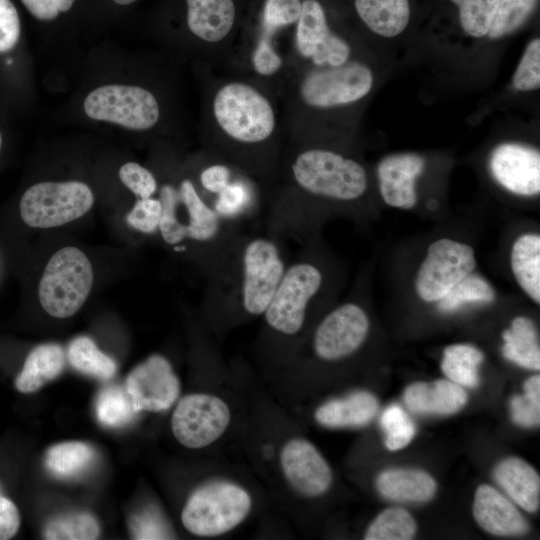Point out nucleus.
Instances as JSON below:
<instances>
[{
	"label": "nucleus",
	"instance_id": "obj_1",
	"mask_svg": "<svg viewBox=\"0 0 540 540\" xmlns=\"http://www.w3.org/2000/svg\"><path fill=\"white\" fill-rule=\"evenodd\" d=\"M203 68L205 149L273 187L286 144L278 96L231 68Z\"/></svg>",
	"mask_w": 540,
	"mask_h": 540
},
{
	"label": "nucleus",
	"instance_id": "obj_2",
	"mask_svg": "<svg viewBox=\"0 0 540 540\" xmlns=\"http://www.w3.org/2000/svg\"><path fill=\"white\" fill-rule=\"evenodd\" d=\"M368 183L363 164L341 149L286 142L267 198L266 233L282 242L305 241L324 209L361 200Z\"/></svg>",
	"mask_w": 540,
	"mask_h": 540
},
{
	"label": "nucleus",
	"instance_id": "obj_3",
	"mask_svg": "<svg viewBox=\"0 0 540 540\" xmlns=\"http://www.w3.org/2000/svg\"><path fill=\"white\" fill-rule=\"evenodd\" d=\"M375 73L358 55L338 66L289 63L279 93L286 142L330 144L336 119L372 92Z\"/></svg>",
	"mask_w": 540,
	"mask_h": 540
},
{
	"label": "nucleus",
	"instance_id": "obj_4",
	"mask_svg": "<svg viewBox=\"0 0 540 540\" xmlns=\"http://www.w3.org/2000/svg\"><path fill=\"white\" fill-rule=\"evenodd\" d=\"M283 242L241 232L206 275L205 308L213 323L262 316L287 266Z\"/></svg>",
	"mask_w": 540,
	"mask_h": 540
},
{
	"label": "nucleus",
	"instance_id": "obj_5",
	"mask_svg": "<svg viewBox=\"0 0 540 540\" xmlns=\"http://www.w3.org/2000/svg\"><path fill=\"white\" fill-rule=\"evenodd\" d=\"M326 286V270L315 257L312 245L307 244L287 263L262 315L269 335L284 341V345L300 337Z\"/></svg>",
	"mask_w": 540,
	"mask_h": 540
},
{
	"label": "nucleus",
	"instance_id": "obj_6",
	"mask_svg": "<svg viewBox=\"0 0 540 540\" xmlns=\"http://www.w3.org/2000/svg\"><path fill=\"white\" fill-rule=\"evenodd\" d=\"M184 22L203 67L228 69L238 33L234 0H183Z\"/></svg>",
	"mask_w": 540,
	"mask_h": 540
},
{
	"label": "nucleus",
	"instance_id": "obj_7",
	"mask_svg": "<svg viewBox=\"0 0 540 540\" xmlns=\"http://www.w3.org/2000/svg\"><path fill=\"white\" fill-rule=\"evenodd\" d=\"M251 508L252 498L243 487L229 481H212L190 495L181 521L194 535L214 537L240 525Z\"/></svg>",
	"mask_w": 540,
	"mask_h": 540
},
{
	"label": "nucleus",
	"instance_id": "obj_8",
	"mask_svg": "<svg viewBox=\"0 0 540 540\" xmlns=\"http://www.w3.org/2000/svg\"><path fill=\"white\" fill-rule=\"evenodd\" d=\"M93 284V270L78 248L58 250L47 263L39 283L41 306L51 316L68 318L86 301Z\"/></svg>",
	"mask_w": 540,
	"mask_h": 540
},
{
	"label": "nucleus",
	"instance_id": "obj_9",
	"mask_svg": "<svg viewBox=\"0 0 540 540\" xmlns=\"http://www.w3.org/2000/svg\"><path fill=\"white\" fill-rule=\"evenodd\" d=\"M93 203L92 190L82 182H40L24 192L19 209L28 226L52 228L83 216Z\"/></svg>",
	"mask_w": 540,
	"mask_h": 540
},
{
	"label": "nucleus",
	"instance_id": "obj_10",
	"mask_svg": "<svg viewBox=\"0 0 540 540\" xmlns=\"http://www.w3.org/2000/svg\"><path fill=\"white\" fill-rule=\"evenodd\" d=\"M86 115L137 131L157 126L161 107L157 97L137 85L110 84L92 90L84 100Z\"/></svg>",
	"mask_w": 540,
	"mask_h": 540
},
{
	"label": "nucleus",
	"instance_id": "obj_11",
	"mask_svg": "<svg viewBox=\"0 0 540 540\" xmlns=\"http://www.w3.org/2000/svg\"><path fill=\"white\" fill-rule=\"evenodd\" d=\"M475 266L471 246L449 238L438 239L429 245L418 269L416 292L426 302H438L471 274Z\"/></svg>",
	"mask_w": 540,
	"mask_h": 540
},
{
	"label": "nucleus",
	"instance_id": "obj_12",
	"mask_svg": "<svg viewBox=\"0 0 540 540\" xmlns=\"http://www.w3.org/2000/svg\"><path fill=\"white\" fill-rule=\"evenodd\" d=\"M231 421L224 399L207 393L189 394L176 405L171 418L172 432L187 448H204L218 440Z\"/></svg>",
	"mask_w": 540,
	"mask_h": 540
},
{
	"label": "nucleus",
	"instance_id": "obj_13",
	"mask_svg": "<svg viewBox=\"0 0 540 540\" xmlns=\"http://www.w3.org/2000/svg\"><path fill=\"white\" fill-rule=\"evenodd\" d=\"M369 317L356 302H345L329 311L313 331L314 355L327 362L345 359L357 352L366 341Z\"/></svg>",
	"mask_w": 540,
	"mask_h": 540
},
{
	"label": "nucleus",
	"instance_id": "obj_14",
	"mask_svg": "<svg viewBox=\"0 0 540 540\" xmlns=\"http://www.w3.org/2000/svg\"><path fill=\"white\" fill-rule=\"evenodd\" d=\"M125 389L134 409L160 412L169 409L180 393V381L169 360L154 354L128 375Z\"/></svg>",
	"mask_w": 540,
	"mask_h": 540
},
{
	"label": "nucleus",
	"instance_id": "obj_15",
	"mask_svg": "<svg viewBox=\"0 0 540 540\" xmlns=\"http://www.w3.org/2000/svg\"><path fill=\"white\" fill-rule=\"evenodd\" d=\"M280 467L288 485L298 494L323 495L333 481L332 470L318 449L304 438H291L280 452Z\"/></svg>",
	"mask_w": 540,
	"mask_h": 540
},
{
	"label": "nucleus",
	"instance_id": "obj_16",
	"mask_svg": "<svg viewBox=\"0 0 540 540\" xmlns=\"http://www.w3.org/2000/svg\"><path fill=\"white\" fill-rule=\"evenodd\" d=\"M489 168L494 179L513 194L535 196L540 192V153L534 147L502 143L493 149Z\"/></svg>",
	"mask_w": 540,
	"mask_h": 540
},
{
	"label": "nucleus",
	"instance_id": "obj_17",
	"mask_svg": "<svg viewBox=\"0 0 540 540\" xmlns=\"http://www.w3.org/2000/svg\"><path fill=\"white\" fill-rule=\"evenodd\" d=\"M424 168V158L416 153H399L384 157L376 169L383 201L394 208L406 210L413 208L418 201L416 180Z\"/></svg>",
	"mask_w": 540,
	"mask_h": 540
},
{
	"label": "nucleus",
	"instance_id": "obj_18",
	"mask_svg": "<svg viewBox=\"0 0 540 540\" xmlns=\"http://www.w3.org/2000/svg\"><path fill=\"white\" fill-rule=\"evenodd\" d=\"M473 515L478 525L493 535H522L528 523L505 496L490 485H480L474 496Z\"/></svg>",
	"mask_w": 540,
	"mask_h": 540
},
{
	"label": "nucleus",
	"instance_id": "obj_19",
	"mask_svg": "<svg viewBox=\"0 0 540 540\" xmlns=\"http://www.w3.org/2000/svg\"><path fill=\"white\" fill-rule=\"evenodd\" d=\"M265 187L245 172L234 180L213 200L211 207L226 224L240 225L254 218L265 203Z\"/></svg>",
	"mask_w": 540,
	"mask_h": 540
},
{
	"label": "nucleus",
	"instance_id": "obj_20",
	"mask_svg": "<svg viewBox=\"0 0 540 540\" xmlns=\"http://www.w3.org/2000/svg\"><path fill=\"white\" fill-rule=\"evenodd\" d=\"M403 398L410 411L425 415L454 414L467 402L463 387L450 380L413 383L406 388Z\"/></svg>",
	"mask_w": 540,
	"mask_h": 540
},
{
	"label": "nucleus",
	"instance_id": "obj_21",
	"mask_svg": "<svg viewBox=\"0 0 540 540\" xmlns=\"http://www.w3.org/2000/svg\"><path fill=\"white\" fill-rule=\"evenodd\" d=\"M494 478L506 494L522 509L535 512L540 504V477L524 460L508 457L494 469Z\"/></svg>",
	"mask_w": 540,
	"mask_h": 540
},
{
	"label": "nucleus",
	"instance_id": "obj_22",
	"mask_svg": "<svg viewBox=\"0 0 540 540\" xmlns=\"http://www.w3.org/2000/svg\"><path fill=\"white\" fill-rule=\"evenodd\" d=\"M378 408V400L373 394L356 391L319 406L315 411V419L330 428L362 427L375 417Z\"/></svg>",
	"mask_w": 540,
	"mask_h": 540
},
{
	"label": "nucleus",
	"instance_id": "obj_23",
	"mask_svg": "<svg viewBox=\"0 0 540 540\" xmlns=\"http://www.w3.org/2000/svg\"><path fill=\"white\" fill-rule=\"evenodd\" d=\"M378 492L393 501L422 503L436 492V482L427 472L412 468L383 471L376 480Z\"/></svg>",
	"mask_w": 540,
	"mask_h": 540
},
{
	"label": "nucleus",
	"instance_id": "obj_24",
	"mask_svg": "<svg viewBox=\"0 0 540 540\" xmlns=\"http://www.w3.org/2000/svg\"><path fill=\"white\" fill-rule=\"evenodd\" d=\"M354 8L363 24L384 38L400 35L410 20L409 0H354Z\"/></svg>",
	"mask_w": 540,
	"mask_h": 540
},
{
	"label": "nucleus",
	"instance_id": "obj_25",
	"mask_svg": "<svg viewBox=\"0 0 540 540\" xmlns=\"http://www.w3.org/2000/svg\"><path fill=\"white\" fill-rule=\"evenodd\" d=\"M65 365V353L57 344H42L26 357L22 370L15 379L19 392L32 393L56 378Z\"/></svg>",
	"mask_w": 540,
	"mask_h": 540
},
{
	"label": "nucleus",
	"instance_id": "obj_26",
	"mask_svg": "<svg viewBox=\"0 0 540 540\" xmlns=\"http://www.w3.org/2000/svg\"><path fill=\"white\" fill-rule=\"evenodd\" d=\"M511 269L520 288L537 304L540 302V236L523 234L514 242Z\"/></svg>",
	"mask_w": 540,
	"mask_h": 540
},
{
	"label": "nucleus",
	"instance_id": "obj_27",
	"mask_svg": "<svg viewBox=\"0 0 540 540\" xmlns=\"http://www.w3.org/2000/svg\"><path fill=\"white\" fill-rule=\"evenodd\" d=\"M503 356L528 369L539 370L540 348L534 323L527 317H516L503 333Z\"/></svg>",
	"mask_w": 540,
	"mask_h": 540
},
{
	"label": "nucleus",
	"instance_id": "obj_28",
	"mask_svg": "<svg viewBox=\"0 0 540 540\" xmlns=\"http://www.w3.org/2000/svg\"><path fill=\"white\" fill-rule=\"evenodd\" d=\"M482 361L483 354L476 347L454 344L444 350L441 369L450 381L462 387H475L479 383L478 369Z\"/></svg>",
	"mask_w": 540,
	"mask_h": 540
},
{
	"label": "nucleus",
	"instance_id": "obj_29",
	"mask_svg": "<svg viewBox=\"0 0 540 540\" xmlns=\"http://www.w3.org/2000/svg\"><path fill=\"white\" fill-rule=\"evenodd\" d=\"M243 172L235 165L205 149L194 180L198 191L209 203Z\"/></svg>",
	"mask_w": 540,
	"mask_h": 540
},
{
	"label": "nucleus",
	"instance_id": "obj_30",
	"mask_svg": "<svg viewBox=\"0 0 540 540\" xmlns=\"http://www.w3.org/2000/svg\"><path fill=\"white\" fill-rule=\"evenodd\" d=\"M67 358L77 371L101 380L112 378L117 369L115 361L87 336H79L70 342Z\"/></svg>",
	"mask_w": 540,
	"mask_h": 540
},
{
	"label": "nucleus",
	"instance_id": "obj_31",
	"mask_svg": "<svg viewBox=\"0 0 540 540\" xmlns=\"http://www.w3.org/2000/svg\"><path fill=\"white\" fill-rule=\"evenodd\" d=\"M94 450L83 442H65L48 449L46 467L58 477L71 478L83 473L93 462Z\"/></svg>",
	"mask_w": 540,
	"mask_h": 540
},
{
	"label": "nucleus",
	"instance_id": "obj_32",
	"mask_svg": "<svg viewBox=\"0 0 540 540\" xmlns=\"http://www.w3.org/2000/svg\"><path fill=\"white\" fill-rule=\"evenodd\" d=\"M416 533V522L412 515L401 507L382 511L369 525L366 540H409Z\"/></svg>",
	"mask_w": 540,
	"mask_h": 540
},
{
	"label": "nucleus",
	"instance_id": "obj_33",
	"mask_svg": "<svg viewBox=\"0 0 540 540\" xmlns=\"http://www.w3.org/2000/svg\"><path fill=\"white\" fill-rule=\"evenodd\" d=\"M137 414L125 387L109 386L99 393L96 401V415L103 425L124 426L132 422Z\"/></svg>",
	"mask_w": 540,
	"mask_h": 540
},
{
	"label": "nucleus",
	"instance_id": "obj_34",
	"mask_svg": "<svg viewBox=\"0 0 540 540\" xmlns=\"http://www.w3.org/2000/svg\"><path fill=\"white\" fill-rule=\"evenodd\" d=\"M495 297L491 284L483 277L471 273L438 301V308L442 312H453L466 304L491 303Z\"/></svg>",
	"mask_w": 540,
	"mask_h": 540
},
{
	"label": "nucleus",
	"instance_id": "obj_35",
	"mask_svg": "<svg viewBox=\"0 0 540 540\" xmlns=\"http://www.w3.org/2000/svg\"><path fill=\"white\" fill-rule=\"evenodd\" d=\"M537 0H500L487 37L501 39L518 30L530 17Z\"/></svg>",
	"mask_w": 540,
	"mask_h": 540
},
{
	"label": "nucleus",
	"instance_id": "obj_36",
	"mask_svg": "<svg viewBox=\"0 0 540 540\" xmlns=\"http://www.w3.org/2000/svg\"><path fill=\"white\" fill-rule=\"evenodd\" d=\"M459 9L463 31L470 37L487 36L500 0H451Z\"/></svg>",
	"mask_w": 540,
	"mask_h": 540
},
{
	"label": "nucleus",
	"instance_id": "obj_37",
	"mask_svg": "<svg viewBox=\"0 0 540 540\" xmlns=\"http://www.w3.org/2000/svg\"><path fill=\"white\" fill-rule=\"evenodd\" d=\"M99 525L88 513H75L55 518L44 529L46 539L91 540L99 536Z\"/></svg>",
	"mask_w": 540,
	"mask_h": 540
},
{
	"label": "nucleus",
	"instance_id": "obj_38",
	"mask_svg": "<svg viewBox=\"0 0 540 540\" xmlns=\"http://www.w3.org/2000/svg\"><path fill=\"white\" fill-rule=\"evenodd\" d=\"M22 37V21L13 0H0V58L6 67L14 64L13 54Z\"/></svg>",
	"mask_w": 540,
	"mask_h": 540
},
{
	"label": "nucleus",
	"instance_id": "obj_39",
	"mask_svg": "<svg viewBox=\"0 0 540 540\" xmlns=\"http://www.w3.org/2000/svg\"><path fill=\"white\" fill-rule=\"evenodd\" d=\"M386 433L385 446L391 451L406 447L416 434V427L411 418L398 405L388 406L380 418Z\"/></svg>",
	"mask_w": 540,
	"mask_h": 540
},
{
	"label": "nucleus",
	"instance_id": "obj_40",
	"mask_svg": "<svg viewBox=\"0 0 540 540\" xmlns=\"http://www.w3.org/2000/svg\"><path fill=\"white\" fill-rule=\"evenodd\" d=\"M512 420L524 427L538 426L540 423V377L534 375L524 383V394L516 395L510 401Z\"/></svg>",
	"mask_w": 540,
	"mask_h": 540
},
{
	"label": "nucleus",
	"instance_id": "obj_41",
	"mask_svg": "<svg viewBox=\"0 0 540 540\" xmlns=\"http://www.w3.org/2000/svg\"><path fill=\"white\" fill-rule=\"evenodd\" d=\"M516 91L529 92L540 87V39H532L525 47L512 77Z\"/></svg>",
	"mask_w": 540,
	"mask_h": 540
},
{
	"label": "nucleus",
	"instance_id": "obj_42",
	"mask_svg": "<svg viewBox=\"0 0 540 540\" xmlns=\"http://www.w3.org/2000/svg\"><path fill=\"white\" fill-rule=\"evenodd\" d=\"M162 213L161 202L158 198L138 199L127 214V223L137 231L153 234L159 231Z\"/></svg>",
	"mask_w": 540,
	"mask_h": 540
},
{
	"label": "nucleus",
	"instance_id": "obj_43",
	"mask_svg": "<svg viewBox=\"0 0 540 540\" xmlns=\"http://www.w3.org/2000/svg\"><path fill=\"white\" fill-rule=\"evenodd\" d=\"M119 177L122 183L139 199L152 197L158 188L154 174L136 162L122 165Z\"/></svg>",
	"mask_w": 540,
	"mask_h": 540
},
{
	"label": "nucleus",
	"instance_id": "obj_44",
	"mask_svg": "<svg viewBox=\"0 0 540 540\" xmlns=\"http://www.w3.org/2000/svg\"><path fill=\"white\" fill-rule=\"evenodd\" d=\"M35 20L53 23L69 15L78 5V0H18Z\"/></svg>",
	"mask_w": 540,
	"mask_h": 540
},
{
	"label": "nucleus",
	"instance_id": "obj_45",
	"mask_svg": "<svg viewBox=\"0 0 540 540\" xmlns=\"http://www.w3.org/2000/svg\"><path fill=\"white\" fill-rule=\"evenodd\" d=\"M130 527L135 539L169 538V532L163 520L156 511L149 508L133 515Z\"/></svg>",
	"mask_w": 540,
	"mask_h": 540
},
{
	"label": "nucleus",
	"instance_id": "obj_46",
	"mask_svg": "<svg viewBox=\"0 0 540 540\" xmlns=\"http://www.w3.org/2000/svg\"><path fill=\"white\" fill-rule=\"evenodd\" d=\"M20 527V514L15 503L2 493L0 486V540L12 538Z\"/></svg>",
	"mask_w": 540,
	"mask_h": 540
},
{
	"label": "nucleus",
	"instance_id": "obj_47",
	"mask_svg": "<svg viewBox=\"0 0 540 540\" xmlns=\"http://www.w3.org/2000/svg\"><path fill=\"white\" fill-rule=\"evenodd\" d=\"M138 0H107L115 8H126L136 3Z\"/></svg>",
	"mask_w": 540,
	"mask_h": 540
},
{
	"label": "nucleus",
	"instance_id": "obj_48",
	"mask_svg": "<svg viewBox=\"0 0 540 540\" xmlns=\"http://www.w3.org/2000/svg\"><path fill=\"white\" fill-rule=\"evenodd\" d=\"M2 145H3V135H2V132L0 130V152H1V149H2Z\"/></svg>",
	"mask_w": 540,
	"mask_h": 540
}]
</instances>
